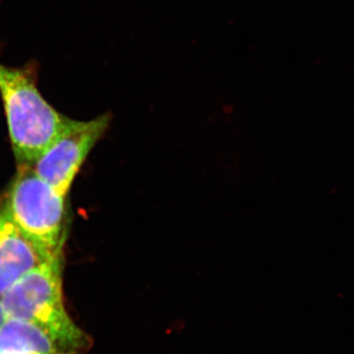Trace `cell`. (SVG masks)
I'll return each mask as SVG.
<instances>
[{
	"label": "cell",
	"instance_id": "obj_1",
	"mask_svg": "<svg viewBox=\"0 0 354 354\" xmlns=\"http://www.w3.org/2000/svg\"><path fill=\"white\" fill-rule=\"evenodd\" d=\"M64 259L48 261L26 274L0 297L7 318L19 319L43 330L69 354H82L90 339L65 308Z\"/></svg>",
	"mask_w": 354,
	"mask_h": 354
},
{
	"label": "cell",
	"instance_id": "obj_2",
	"mask_svg": "<svg viewBox=\"0 0 354 354\" xmlns=\"http://www.w3.org/2000/svg\"><path fill=\"white\" fill-rule=\"evenodd\" d=\"M0 95L18 165H34L69 124L37 88L32 65L20 68L0 64Z\"/></svg>",
	"mask_w": 354,
	"mask_h": 354
},
{
	"label": "cell",
	"instance_id": "obj_3",
	"mask_svg": "<svg viewBox=\"0 0 354 354\" xmlns=\"http://www.w3.org/2000/svg\"><path fill=\"white\" fill-rule=\"evenodd\" d=\"M66 197L41 179L31 165H18L4 204L14 223L48 260L64 259Z\"/></svg>",
	"mask_w": 354,
	"mask_h": 354
},
{
	"label": "cell",
	"instance_id": "obj_4",
	"mask_svg": "<svg viewBox=\"0 0 354 354\" xmlns=\"http://www.w3.org/2000/svg\"><path fill=\"white\" fill-rule=\"evenodd\" d=\"M111 115L88 121L71 120L64 131L38 158L32 169L62 196L70 188L92 149L108 130Z\"/></svg>",
	"mask_w": 354,
	"mask_h": 354
},
{
	"label": "cell",
	"instance_id": "obj_5",
	"mask_svg": "<svg viewBox=\"0 0 354 354\" xmlns=\"http://www.w3.org/2000/svg\"><path fill=\"white\" fill-rule=\"evenodd\" d=\"M22 234L0 203V297L32 270L48 262Z\"/></svg>",
	"mask_w": 354,
	"mask_h": 354
},
{
	"label": "cell",
	"instance_id": "obj_6",
	"mask_svg": "<svg viewBox=\"0 0 354 354\" xmlns=\"http://www.w3.org/2000/svg\"><path fill=\"white\" fill-rule=\"evenodd\" d=\"M0 354H69L43 330L19 319L7 318L0 329Z\"/></svg>",
	"mask_w": 354,
	"mask_h": 354
},
{
	"label": "cell",
	"instance_id": "obj_7",
	"mask_svg": "<svg viewBox=\"0 0 354 354\" xmlns=\"http://www.w3.org/2000/svg\"><path fill=\"white\" fill-rule=\"evenodd\" d=\"M6 320L7 315L6 313V310H4L1 299H0V329H1L2 326H3V324L6 323Z\"/></svg>",
	"mask_w": 354,
	"mask_h": 354
}]
</instances>
